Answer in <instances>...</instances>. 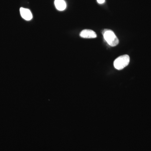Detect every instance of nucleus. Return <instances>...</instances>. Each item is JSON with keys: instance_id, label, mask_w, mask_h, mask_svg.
I'll return each instance as SVG.
<instances>
[{"instance_id": "5", "label": "nucleus", "mask_w": 151, "mask_h": 151, "mask_svg": "<svg viewBox=\"0 0 151 151\" xmlns=\"http://www.w3.org/2000/svg\"><path fill=\"white\" fill-rule=\"evenodd\" d=\"M55 5L58 10L63 11L66 8V4L64 0H55Z\"/></svg>"}, {"instance_id": "1", "label": "nucleus", "mask_w": 151, "mask_h": 151, "mask_svg": "<svg viewBox=\"0 0 151 151\" xmlns=\"http://www.w3.org/2000/svg\"><path fill=\"white\" fill-rule=\"evenodd\" d=\"M104 38L110 46L115 47L119 43V40L113 31L105 29L102 32Z\"/></svg>"}, {"instance_id": "3", "label": "nucleus", "mask_w": 151, "mask_h": 151, "mask_svg": "<svg viewBox=\"0 0 151 151\" xmlns=\"http://www.w3.org/2000/svg\"><path fill=\"white\" fill-rule=\"evenodd\" d=\"M80 36L84 38H94L97 37V35L92 30L84 29L80 32Z\"/></svg>"}, {"instance_id": "6", "label": "nucleus", "mask_w": 151, "mask_h": 151, "mask_svg": "<svg viewBox=\"0 0 151 151\" xmlns=\"http://www.w3.org/2000/svg\"><path fill=\"white\" fill-rule=\"evenodd\" d=\"M97 2L99 4H103L105 3V0H97Z\"/></svg>"}, {"instance_id": "4", "label": "nucleus", "mask_w": 151, "mask_h": 151, "mask_svg": "<svg viewBox=\"0 0 151 151\" xmlns=\"http://www.w3.org/2000/svg\"><path fill=\"white\" fill-rule=\"evenodd\" d=\"M20 12L22 18L26 20L29 21L32 19V14L29 9L21 8L20 9Z\"/></svg>"}, {"instance_id": "2", "label": "nucleus", "mask_w": 151, "mask_h": 151, "mask_svg": "<svg viewBox=\"0 0 151 151\" xmlns=\"http://www.w3.org/2000/svg\"><path fill=\"white\" fill-rule=\"evenodd\" d=\"M130 62V57L128 55H124L119 56L114 61V67L117 70H121L129 65Z\"/></svg>"}]
</instances>
